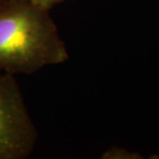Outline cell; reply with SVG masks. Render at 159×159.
Listing matches in <instances>:
<instances>
[{
  "instance_id": "obj_3",
  "label": "cell",
  "mask_w": 159,
  "mask_h": 159,
  "mask_svg": "<svg viewBox=\"0 0 159 159\" xmlns=\"http://www.w3.org/2000/svg\"><path fill=\"white\" fill-rule=\"evenodd\" d=\"M33 3H35L36 5L40 6V7L43 8H46L48 11H50L51 8L54 7L55 5L59 4V3H61L63 1H65V0H31Z\"/></svg>"
},
{
  "instance_id": "obj_2",
  "label": "cell",
  "mask_w": 159,
  "mask_h": 159,
  "mask_svg": "<svg viewBox=\"0 0 159 159\" xmlns=\"http://www.w3.org/2000/svg\"><path fill=\"white\" fill-rule=\"evenodd\" d=\"M37 129L14 75H0V159H25L32 153Z\"/></svg>"
},
{
  "instance_id": "obj_1",
  "label": "cell",
  "mask_w": 159,
  "mask_h": 159,
  "mask_svg": "<svg viewBox=\"0 0 159 159\" xmlns=\"http://www.w3.org/2000/svg\"><path fill=\"white\" fill-rule=\"evenodd\" d=\"M67 59L50 11L31 0H15L0 7V71L32 75Z\"/></svg>"
},
{
  "instance_id": "obj_4",
  "label": "cell",
  "mask_w": 159,
  "mask_h": 159,
  "mask_svg": "<svg viewBox=\"0 0 159 159\" xmlns=\"http://www.w3.org/2000/svg\"><path fill=\"white\" fill-rule=\"evenodd\" d=\"M12 1H15V0H0V7L5 4H7V3H11Z\"/></svg>"
}]
</instances>
